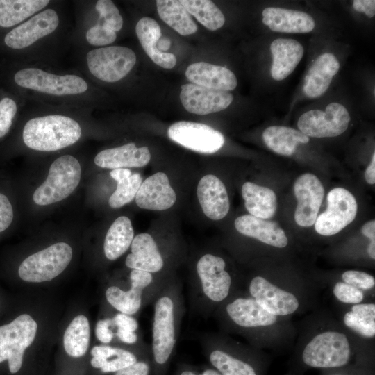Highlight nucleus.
<instances>
[{
	"label": "nucleus",
	"instance_id": "1",
	"mask_svg": "<svg viewBox=\"0 0 375 375\" xmlns=\"http://www.w3.org/2000/svg\"><path fill=\"white\" fill-rule=\"evenodd\" d=\"M152 304L151 375H167L186 312L181 283L172 276Z\"/></svg>",
	"mask_w": 375,
	"mask_h": 375
},
{
	"label": "nucleus",
	"instance_id": "2",
	"mask_svg": "<svg viewBox=\"0 0 375 375\" xmlns=\"http://www.w3.org/2000/svg\"><path fill=\"white\" fill-rule=\"evenodd\" d=\"M233 279L226 270L225 260L212 253L197 258L188 287L190 314L208 317L230 298Z\"/></svg>",
	"mask_w": 375,
	"mask_h": 375
},
{
	"label": "nucleus",
	"instance_id": "3",
	"mask_svg": "<svg viewBox=\"0 0 375 375\" xmlns=\"http://www.w3.org/2000/svg\"><path fill=\"white\" fill-rule=\"evenodd\" d=\"M81 128L74 119L64 115H53L35 117L25 124L23 140L34 150L53 151L76 142Z\"/></svg>",
	"mask_w": 375,
	"mask_h": 375
},
{
	"label": "nucleus",
	"instance_id": "4",
	"mask_svg": "<svg viewBox=\"0 0 375 375\" xmlns=\"http://www.w3.org/2000/svg\"><path fill=\"white\" fill-rule=\"evenodd\" d=\"M172 276L131 269L128 277L129 288L123 289L117 285H110L106 290V299L119 312L135 315L144 306L152 304L160 290Z\"/></svg>",
	"mask_w": 375,
	"mask_h": 375
},
{
	"label": "nucleus",
	"instance_id": "5",
	"mask_svg": "<svg viewBox=\"0 0 375 375\" xmlns=\"http://www.w3.org/2000/svg\"><path fill=\"white\" fill-rule=\"evenodd\" d=\"M81 174L76 158L70 155L60 156L51 164L47 179L35 191L34 202L46 206L63 200L76 188Z\"/></svg>",
	"mask_w": 375,
	"mask_h": 375
},
{
	"label": "nucleus",
	"instance_id": "6",
	"mask_svg": "<svg viewBox=\"0 0 375 375\" xmlns=\"http://www.w3.org/2000/svg\"><path fill=\"white\" fill-rule=\"evenodd\" d=\"M72 249L65 242H58L33 253L20 264L19 277L24 281H50L60 274L69 264Z\"/></svg>",
	"mask_w": 375,
	"mask_h": 375
},
{
	"label": "nucleus",
	"instance_id": "7",
	"mask_svg": "<svg viewBox=\"0 0 375 375\" xmlns=\"http://www.w3.org/2000/svg\"><path fill=\"white\" fill-rule=\"evenodd\" d=\"M38 325L28 314L0 326V363L7 360L12 374L22 367L25 349L33 342Z\"/></svg>",
	"mask_w": 375,
	"mask_h": 375
},
{
	"label": "nucleus",
	"instance_id": "8",
	"mask_svg": "<svg viewBox=\"0 0 375 375\" xmlns=\"http://www.w3.org/2000/svg\"><path fill=\"white\" fill-rule=\"evenodd\" d=\"M347 336L338 331H325L315 335L305 347L302 358L312 367L330 368L346 365L350 358Z\"/></svg>",
	"mask_w": 375,
	"mask_h": 375
},
{
	"label": "nucleus",
	"instance_id": "9",
	"mask_svg": "<svg viewBox=\"0 0 375 375\" xmlns=\"http://www.w3.org/2000/svg\"><path fill=\"white\" fill-rule=\"evenodd\" d=\"M86 59L90 72L106 82L119 81L129 73L136 62L133 50L119 46L91 50Z\"/></svg>",
	"mask_w": 375,
	"mask_h": 375
},
{
	"label": "nucleus",
	"instance_id": "10",
	"mask_svg": "<svg viewBox=\"0 0 375 375\" xmlns=\"http://www.w3.org/2000/svg\"><path fill=\"white\" fill-rule=\"evenodd\" d=\"M357 209L356 198L349 190L333 188L327 195L326 210L315 220V231L324 236L339 233L354 220Z\"/></svg>",
	"mask_w": 375,
	"mask_h": 375
},
{
	"label": "nucleus",
	"instance_id": "11",
	"mask_svg": "<svg viewBox=\"0 0 375 375\" xmlns=\"http://www.w3.org/2000/svg\"><path fill=\"white\" fill-rule=\"evenodd\" d=\"M351 117L342 104L329 103L325 111L310 110L299 119V131L312 138L335 137L343 133L348 128Z\"/></svg>",
	"mask_w": 375,
	"mask_h": 375
},
{
	"label": "nucleus",
	"instance_id": "12",
	"mask_svg": "<svg viewBox=\"0 0 375 375\" xmlns=\"http://www.w3.org/2000/svg\"><path fill=\"white\" fill-rule=\"evenodd\" d=\"M14 79L21 87L55 95L76 94L88 89L87 83L78 76L55 75L37 68L21 69Z\"/></svg>",
	"mask_w": 375,
	"mask_h": 375
},
{
	"label": "nucleus",
	"instance_id": "13",
	"mask_svg": "<svg viewBox=\"0 0 375 375\" xmlns=\"http://www.w3.org/2000/svg\"><path fill=\"white\" fill-rule=\"evenodd\" d=\"M167 135L180 145L201 153H214L224 144V137L217 130L204 124L190 121L174 123L169 127Z\"/></svg>",
	"mask_w": 375,
	"mask_h": 375
},
{
	"label": "nucleus",
	"instance_id": "14",
	"mask_svg": "<svg viewBox=\"0 0 375 375\" xmlns=\"http://www.w3.org/2000/svg\"><path fill=\"white\" fill-rule=\"evenodd\" d=\"M219 317L242 329L267 326L276 322V316L265 310L251 297L228 298L215 310Z\"/></svg>",
	"mask_w": 375,
	"mask_h": 375
},
{
	"label": "nucleus",
	"instance_id": "15",
	"mask_svg": "<svg viewBox=\"0 0 375 375\" xmlns=\"http://www.w3.org/2000/svg\"><path fill=\"white\" fill-rule=\"evenodd\" d=\"M294 192L298 202L294 212L296 223L301 227L312 226L324 198L322 183L315 175L303 174L296 179Z\"/></svg>",
	"mask_w": 375,
	"mask_h": 375
},
{
	"label": "nucleus",
	"instance_id": "16",
	"mask_svg": "<svg viewBox=\"0 0 375 375\" xmlns=\"http://www.w3.org/2000/svg\"><path fill=\"white\" fill-rule=\"evenodd\" d=\"M248 288L251 297L275 316L292 314L299 306L297 298L292 293L281 289L264 277H253Z\"/></svg>",
	"mask_w": 375,
	"mask_h": 375
},
{
	"label": "nucleus",
	"instance_id": "17",
	"mask_svg": "<svg viewBox=\"0 0 375 375\" xmlns=\"http://www.w3.org/2000/svg\"><path fill=\"white\" fill-rule=\"evenodd\" d=\"M180 99L189 112L208 115L223 110L233 100L228 91L219 90L200 86L194 83L181 85Z\"/></svg>",
	"mask_w": 375,
	"mask_h": 375
},
{
	"label": "nucleus",
	"instance_id": "18",
	"mask_svg": "<svg viewBox=\"0 0 375 375\" xmlns=\"http://www.w3.org/2000/svg\"><path fill=\"white\" fill-rule=\"evenodd\" d=\"M200 344L205 358L221 375H257L249 362L224 347L218 337L204 333Z\"/></svg>",
	"mask_w": 375,
	"mask_h": 375
},
{
	"label": "nucleus",
	"instance_id": "19",
	"mask_svg": "<svg viewBox=\"0 0 375 375\" xmlns=\"http://www.w3.org/2000/svg\"><path fill=\"white\" fill-rule=\"evenodd\" d=\"M58 24L56 12L47 9L10 31L4 42L10 48L23 49L53 32Z\"/></svg>",
	"mask_w": 375,
	"mask_h": 375
},
{
	"label": "nucleus",
	"instance_id": "20",
	"mask_svg": "<svg viewBox=\"0 0 375 375\" xmlns=\"http://www.w3.org/2000/svg\"><path fill=\"white\" fill-rule=\"evenodd\" d=\"M131 250L125 261L127 267L165 275L162 273L166 271V259L152 235L147 233L137 235L131 242Z\"/></svg>",
	"mask_w": 375,
	"mask_h": 375
},
{
	"label": "nucleus",
	"instance_id": "21",
	"mask_svg": "<svg viewBox=\"0 0 375 375\" xmlns=\"http://www.w3.org/2000/svg\"><path fill=\"white\" fill-rule=\"evenodd\" d=\"M135 199L142 209L165 210L175 203L176 195L167 174L157 172L142 181Z\"/></svg>",
	"mask_w": 375,
	"mask_h": 375
},
{
	"label": "nucleus",
	"instance_id": "22",
	"mask_svg": "<svg viewBox=\"0 0 375 375\" xmlns=\"http://www.w3.org/2000/svg\"><path fill=\"white\" fill-rule=\"evenodd\" d=\"M197 197L205 215L212 220L226 216L230 208L227 191L222 181L216 176H203L197 185Z\"/></svg>",
	"mask_w": 375,
	"mask_h": 375
},
{
	"label": "nucleus",
	"instance_id": "23",
	"mask_svg": "<svg viewBox=\"0 0 375 375\" xmlns=\"http://www.w3.org/2000/svg\"><path fill=\"white\" fill-rule=\"evenodd\" d=\"M262 15L263 24L275 32L305 33L312 31L315 26L309 14L295 10L268 7Z\"/></svg>",
	"mask_w": 375,
	"mask_h": 375
},
{
	"label": "nucleus",
	"instance_id": "24",
	"mask_svg": "<svg viewBox=\"0 0 375 375\" xmlns=\"http://www.w3.org/2000/svg\"><path fill=\"white\" fill-rule=\"evenodd\" d=\"M151 153L147 147H137L133 142L100 151L94 158V163L102 168L119 169L142 167L150 161Z\"/></svg>",
	"mask_w": 375,
	"mask_h": 375
},
{
	"label": "nucleus",
	"instance_id": "25",
	"mask_svg": "<svg viewBox=\"0 0 375 375\" xmlns=\"http://www.w3.org/2000/svg\"><path fill=\"white\" fill-rule=\"evenodd\" d=\"M185 76L192 83L219 90H233L238 84L235 75L230 69L206 62L189 65Z\"/></svg>",
	"mask_w": 375,
	"mask_h": 375
},
{
	"label": "nucleus",
	"instance_id": "26",
	"mask_svg": "<svg viewBox=\"0 0 375 375\" xmlns=\"http://www.w3.org/2000/svg\"><path fill=\"white\" fill-rule=\"evenodd\" d=\"M235 227L241 234L278 248L288 245L285 231L274 222L244 215L235 219Z\"/></svg>",
	"mask_w": 375,
	"mask_h": 375
},
{
	"label": "nucleus",
	"instance_id": "27",
	"mask_svg": "<svg viewBox=\"0 0 375 375\" xmlns=\"http://www.w3.org/2000/svg\"><path fill=\"white\" fill-rule=\"evenodd\" d=\"M273 57L271 75L276 81L286 78L301 61L304 49L301 44L290 38H278L272 42Z\"/></svg>",
	"mask_w": 375,
	"mask_h": 375
},
{
	"label": "nucleus",
	"instance_id": "28",
	"mask_svg": "<svg viewBox=\"0 0 375 375\" xmlns=\"http://www.w3.org/2000/svg\"><path fill=\"white\" fill-rule=\"evenodd\" d=\"M339 68L340 62L333 54H321L306 75L303 87L305 94L309 98L322 96L328 88Z\"/></svg>",
	"mask_w": 375,
	"mask_h": 375
},
{
	"label": "nucleus",
	"instance_id": "29",
	"mask_svg": "<svg viewBox=\"0 0 375 375\" xmlns=\"http://www.w3.org/2000/svg\"><path fill=\"white\" fill-rule=\"evenodd\" d=\"M92 366L103 373H115L139 360L151 356V351L134 353L130 350L109 345L94 346L90 351Z\"/></svg>",
	"mask_w": 375,
	"mask_h": 375
},
{
	"label": "nucleus",
	"instance_id": "30",
	"mask_svg": "<svg viewBox=\"0 0 375 375\" xmlns=\"http://www.w3.org/2000/svg\"><path fill=\"white\" fill-rule=\"evenodd\" d=\"M135 31L143 49L153 62L165 69H172L176 65V58L174 54L160 51L157 48L162 33L155 19L151 17L141 18L136 24Z\"/></svg>",
	"mask_w": 375,
	"mask_h": 375
},
{
	"label": "nucleus",
	"instance_id": "31",
	"mask_svg": "<svg viewBox=\"0 0 375 375\" xmlns=\"http://www.w3.org/2000/svg\"><path fill=\"white\" fill-rule=\"evenodd\" d=\"M242 196L245 208L251 215L264 219L274 215L277 208V198L270 188L252 182H245L242 187Z\"/></svg>",
	"mask_w": 375,
	"mask_h": 375
},
{
	"label": "nucleus",
	"instance_id": "32",
	"mask_svg": "<svg viewBox=\"0 0 375 375\" xmlns=\"http://www.w3.org/2000/svg\"><path fill=\"white\" fill-rule=\"evenodd\" d=\"M265 144L274 152L285 156H292L299 144H306L309 137L300 131L284 126H272L262 133Z\"/></svg>",
	"mask_w": 375,
	"mask_h": 375
},
{
	"label": "nucleus",
	"instance_id": "33",
	"mask_svg": "<svg viewBox=\"0 0 375 375\" xmlns=\"http://www.w3.org/2000/svg\"><path fill=\"white\" fill-rule=\"evenodd\" d=\"M134 231L130 219L126 216L117 217L110 226L105 237L103 251L110 260L122 256L131 247Z\"/></svg>",
	"mask_w": 375,
	"mask_h": 375
},
{
	"label": "nucleus",
	"instance_id": "34",
	"mask_svg": "<svg viewBox=\"0 0 375 375\" xmlns=\"http://www.w3.org/2000/svg\"><path fill=\"white\" fill-rule=\"evenodd\" d=\"M156 6L159 17L179 34L185 36L197 31V24L180 1L158 0Z\"/></svg>",
	"mask_w": 375,
	"mask_h": 375
},
{
	"label": "nucleus",
	"instance_id": "35",
	"mask_svg": "<svg viewBox=\"0 0 375 375\" xmlns=\"http://www.w3.org/2000/svg\"><path fill=\"white\" fill-rule=\"evenodd\" d=\"M117 183V188L110 197L109 206L118 208L130 203L135 197L138 190L142 183L139 173H132L126 168L112 169L110 173Z\"/></svg>",
	"mask_w": 375,
	"mask_h": 375
},
{
	"label": "nucleus",
	"instance_id": "36",
	"mask_svg": "<svg viewBox=\"0 0 375 375\" xmlns=\"http://www.w3.org/2000/svg\"><path fill=\"white\" fill-rule=\"evenodd\" d=\"M49 3L47 0H0V26L17 24Z\"/></svg>",
	"mask_w": 375,
	"mask_h": 375
},
{
	"label": "nucleus",
	"instance_id": "37",
	"mask_svg": "<svg viewBox=\"0 0 375 375\" xmlns=\"http://www.w3.org/2000/svg\"><path fill=\"white\" fill-rule=\"evenodd\" d=\"M90 337V324L84 315H78L71 322L63 336L67 353L72 357L83 356L87 351Z\"/></svg>",
	"mask_w": 375,
	"mask_h": 375
},
{
	"label": "nucleus",
	"instance_id": "38",
	"mask_svg": "<svg viewBox=\"0 0 375 375\" xmlns=\"http://www.w3.org/2000/svg\"><path fill=\"white\" fill-rule=\"evenodd\" d=\"M182 5L203 26L216 31L225 23V17L219 8L210 0H181Z\"/></svg>",
	"mask_w": 375,
	"mask_h": 375
},
{
	"label": "nucleus",
	"instance_id": "39",
	"mask_svg": "<svg viewBox=\"0 0 375 375\" xmlns=\"http://www.w3.org/2000/svg\"><path fill=\"white\" fill-rule=\"evenodd\" d=\"M344 324L359 334L372 338L375 335V305L374 303H358L351 310L345 313Z\"/></svg>",
	"mask_w": 375,
	"mask_h": 375
},
{
	"label": "nucleus",
	"instance_id": "40",
	"mask_svg": "<svg viewBox=\"0 0 375 375\" xmlns=\"http://www.w3.org/2000/svg\"><path fill=\"white\" fill-rule=\"evenodd\" d=\"M95 8L100 15L99 23L115 32L122 28L123 19L112 1L99 0Z\"/></svg>",
	"mask_w": 375,
	"mask_h": 375
},
{
	"label": "nucleus",
	"instance_id": "41",
	"mask_svg": "<svg viewBox=\"0 0 375 375\" xmlns=\"http://www.w3.org/2000/svg\"><path fill=\"white\" fill-rule=\"evenodd\" d=\"M333 292L340 301L345 303L358 304L362 301L364 297L361 290L344 282L336 283Z\"/></svg>",
	"mask_w": 375,
	"mask_h": 375
},
{
	"label": "nucleus",
	"instance_id": "42",
	"mask_svg": "<svg viewBox=\"0 0 375 375\" xmlns=\"http://www.w3.org/2000/svg\"><path fill=\"white\" fill-rule=\"evenodd\" d=\"M117 38L116 33L98 23L86 33L88 42L94 46H103L112 43Z\"/></svg>",
	"mask_w": 375,
	"mask_h": 375
},
{
	"label": "nucleus",
	"instance_id": "43",
	"mask_svg": "<svg viewBox=\"0 0 375 375\" xmlns=\"http://www.w3.org/2000/svg\"><path fill=\"white\" fill-rule=\"evenodd\" d=\"M343 281L360 290H369L374 287V277L365 272L348 270L342 275Z\"/></svg>",
	"mask_w": 375,
	"mask_h": 375
},
{
	"label": "nucleus",
	"instance_id": "44",
	"mask_svg": "<svg viewBox=\"0 0 375 375\" xmlns=\"http://www.w3.org/2000/svg\"><path fill=\"white\" fill-rule=\"evenodd\" d=\"M16 112L17 106L12 99L5 97L0 101V138L8 132Z\"/></svg>",
	"mask_w": 375,
	"mask_h": 375
},
{
	"label": "nucleus",
	"instance_id": "45",
	"mask_svg": "<svg viewBox=\"0 0 375 375\" xmlns=\"http://www.w3.org/2000/svg\"><path fill=\"white\" fill-rule=\"evenodd\" d=\"M115 375H151V356L139 360L135 363L117 371Z\"/></svg>",
	"mask_w": 375,
	"mask_h": 375
},
{
	"label": "nucleus",
	"instance_id": "46",
	"mask_svg": "<svg viewBox=\"0 0 375 375\" xmlns=\"http://www.w3.org/2000/svg\"><path fill=\"white\" fill-rule=\"evenodd\" d=\"M173 375H221L216 369L206 366H196L187 363L178 365Z\"/></svg>",
	"mask_w": 375,
	"mask_h": 375
},
{
	"label": "nucleus",
	"instance_id": "47",
	"mask_svg": "<svg viewBox=\"0 0 375 375\" xmlns=\"http://www.w3.org/2000/svg\"><path fill=\"white\" fill-rule=\"evenodd\" d=\"M13 219V210L8 197L0 193V233L5 231Z\"/></svg>",
	"mask_w": 375,
	"mask_h": 375
},
{
	"label": "nucleus",
	"instance_id": "48",
	"mask_svg": "<svg viewBox=\"0 0 375 375\" xmlns=\"http://www.w3.org/2000/svg\"><path fill=\"white\" fill-rule=\"evenodd\" d=\"M114 326L112 318H106L99 320L95 328V334L97 339L102 343H110L114 336L111 326Z\"/></svg>",
	"mask_w": 375,
	"mask_h": 375
},
{
	"label": "nucleus",
	"instance_id": "49",
	"mask_svg": "<svg viewBox=\"0 0 375 375\" xmlns=\"http://www.w3.org/2000/svg\"><path fill=\"white\" fill-rule=\"evenodd\" d=\"M112 320L113 325L119 328L136 332L139 327L136 319L124 313L119 312L116 314L112 318Z\"/></svg>",
	"mask_w": 375,
	"mask_h": 375
},
{
	"label": "nucleus",
	"instance_id": "50",
	"mask_svg": "<svg viewBox=\"0 0 375 375\" xmlns=\"http://www.w3.org/2000/svg\"><path fill=\"white\" fill-rule=\"evenodd\" d=\"M362 233L371 240L367 253L372 259L375 258V221L374 219L365 224L361 228Z\"/></svg>",
	"mask_w": 375,
	"mask_h": 375
},
{
	"label": "nucleus",
	"instance_id": "51",
	"mask_svg": "<svg viewBox=\"0 0 375 375\" xmlns=\"http://www.w3.org/2000/svg\"><path fill=\"white\" fill-rule=\"evenodd\" d=\"M353 9L360 12H364L369 18L375 15L374 0H355L353 1Z\"/></svg>",
	"mask_w": 375,
	"mask_h": 375
},
{
	"label": "nucleus",
	"instance_id": "52",
	"mask_svg": "<svg viewBox=\"0 0 375 375\" xmlns=\"http://www.w3.org/2000/svg\"><path fill=\"white\" fill-rule=\"evenodd\" d=\"M115 334L120 341L128 344H135L138 341V335L135 331L117 328Z\"/></svg>",
	"mask_w": 375,
	"mask_h": 375
},
{
	"label": "nucleus",
	"instance_id": "53",
	"mask_svg": "<svg viewBox=\"0 0 375 375\" xmlns=\"http://www.w3.org/2000/svg\"><path fill=\"white\" fill-rule=\"evenodd\" d=\"M365 177L366 181L369 184L375 183V153L372 155V160L369 165L367 167L365 171Z\"/></svg>",
	"mask_w": 375,
	"mask_h": 375
},
{
	"label": "nucleus",
	"instance_id": "54",
	"mask_svg": "<svg viewBox=\"0 0 375 375\" xmlns=\"http://www.w3.org/2000/svg\"><path fill=\"white\" fill-rule=\"evenodd\" d=\"M158 42H160L157 43V48L162 52H165L164 51L168 49L171 44L169 40L167 38H162L161 40L160 38Z\"/></svg>",
	"mask_w": 375,
	"mask_h": 375
}]
</instances>
